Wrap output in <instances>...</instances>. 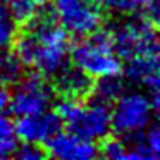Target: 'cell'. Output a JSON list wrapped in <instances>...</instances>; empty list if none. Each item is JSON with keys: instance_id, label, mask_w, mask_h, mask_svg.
<instances>
[{"instance_id": "1", "label": "cell", "mask_w": 160, "mask_h": 160, "mask_svg": "<svg viewBox=\"0 0 160 160\" xmlns=\"http://www.w3.org/2000/svg\"><path fill=\"white\" fill-rule=\"evenodd\" d=\"M71 36L59 26L52 16L40 12L26 21L21 33L14 40V55L22 67L45 78H53L67 66L71 52Z\"/></svg>"}, {"instance_id": "2", "label": "cell", "mask_w": 160, "mask_h": 160, "mask_svg": "<svg viewBox=\"0 0 160 160\" xmlns=\"http://www.w3.org/2000/svg\"><path fill=\"white\" fill-rule=\"evenodd\" d=\"M69 60L91 79L122 74V59L115 52L110 33L102 29L81 36L79 42L71 47Z\"/></svg>"}, {"instance_id": "3", "label": "cell", "mask_w": 160, "mask_h": 160, "mask_svg": "<svg viewBox=\"0 0 160 160\" xmlns=\"http://www.w3.org/2000/svg\"><path fill=\"white\" fill-rule=\"evenodd\" d=\"M55 114L60 124L95 143L107 139L112 132L110 103L98 98L86 103L83 100L62 98L57 105Z\"/></svg>"}, {"instance_id": "4", "label": "cell", "mask_w": 160, "mask_h": 160, "mask_svg": "<svg viewBox=\"0 0 160 160\" xmlns=\"http://www.w3.org/2000/svg\"><path fill=\"white\" fill-rule=\"evenodd\" d=\"M157 108L158 95L145 90H124L110 107L112 131L122 139L138 134L153 122Z\"/></svg>"}, {"instance_id": "5", "label": "cell", "mask_w": 160, "mask_h": 160, "mask_svg": "<svg viewBox=\"0 0 160 160\" xmlns=\"http://www.w3.org/2000/svg\"><path fill=\"white\" fill-rule=\"evenodd\" d=\"M110 38L115 52L122 60L158 52L157 22L139 14L128 16L124 21H121L110 33Z\"/></svg>"}, {"instance_id": "6", "label": "cell", "mask_w": 160, "mask_h": 160, "mask_svg": "<svg viewBox=\"0 0 160 160\" xmlns=\"http://www.w3.org/2000/svg\"><path fill=\"white\" fill-rule=\"evenodd\" d=\"M103 9L98 0H52V18L69 36H86L102 28Z\"/></svg>"}, {"instance_id": "7", "label": "cell", "mask_w": 160, "mask_h": 160, "mask_svg": "<svg viewBox=\"0 0 160 160\" xmlns=\"http://www.w3.org/2000/svg\"><path fill=\"white\" fill-rule=\"evenodd\" d=\"M12 84L14 88L12 91H9L7 107L16 117L50 110L55 90L50 86L45 76L38 72H31L26 76L21 74Z\"/></svg>"}, {"instance_id": "8", "label": "cell", "mask_w": 160, "mask_h": 160, "mask_svg": "<svg viewBox=\"0 0 160 160\" xmlns=\"http://www.w3.org/2000/svg\"><path fill=\"white\" fill-rule=\"evenodd\" d=\"M45 146L47 155L59 160H91L100 155L97 143L71 129H66V131L59 129L45 143Z\"/></svg>"}, {"instance_id": "9", "label": "cell", "mask_w": 160, "mask_h": 160, "mask_svg": "<svg viewBox=\"0 0 160 160\" xmlns=\"http://www.w3.org/2000/svg\"><path fill=\"white\" fill-rule=\"evenodd\" d=\"M60 129V121L55 112H38L31 115H22L18 117L14 122L16 138L22 143H31V145H45L53 134Z\"/></svg>"}, {"instance_id": "10", "label": "cell", "mask_w": 160, "mask_h": 160, "mask_svg": "<svg viewBox=\"0 0 160 160\" xmlns=\"http://www.w3.org/2000/svg\"><path fill=\"white\" fill-rule=\"evenodd\" d=\"M158 52H153L126 60V67L122 66V71L129 83L152 95H158Z\"/></svg>"}, {"instance_id": "11", "label": "cell", "mask_w": 160, "mask_h": 160, "mask_svg": "<svg viewBox=\"0 0 160 160\" xmlns=\"http://www.w3.org/2000/svg\"><path fill=\"white\" fill-rule=\"evenodd\" d=\"M126 146V160H157L160 153V131L155 122L141 132L122 139Z\"/></svg>"}, {"instance_id": "12", "label": "cell", "mask_w": 160, "mask_h": 160, "mask_svg": "<svg viewBox=\"0 0 160 160\" xmlns=\"http://www.w3.org/2000/svg\"><path fill=\"white\" fill-rule=\"evenodd\" d=\"M55 88L64 98H74V100H84L93 90V79L79 71L78 67L66 66L53 76Z\"/></svg>"}, {"instance_id": "13", "label": "cell", "mask_w": 160, "mask_h": 160, "mask_svg": "<svg viewBox=\"0 0 160 160\" xmlns=\"http://www.w3.org/2000/svg\"><path fill=\"white\" fill-rule=\"evenodd\" d=\"M18 22H26L38 16L45 7V0H0Z\"/></svg>"}, {"instance_id": "14", "label": "cell", "mask_w": 160, "mask_h": 160, "mask_svg": "<svg viewBox=\"0 0 160 160\" xmlns=\"http://www.w3.org/2000/svg\"><path fill=\"white\" fill-rule=\"evenodd\" d=\"M146 0H98L103 12L117 18H128V16L141 14L143 5Z\"/></svg>"}, {"instance_id": "15", "label": "cell", "mask_w": 160, "mask_h": 160, "mask_svg": "<svg viewBox=\"0 0 160 160\" xmlns=\"http://www.w3.org/2000/svg\"><path fill=\"white\" fill-rule=\"evenodd\" d=\"M91 91L95 93V98L110 103L124 91V81H122L121 74L119 76L102 78V79H97V84H93Z\"/></svg>"}, {"instance_id": "16", "label": "cell", "mask_w": 160, "mask_h": 160, "mask_svg": "<svg viewBox=\"0 0 160 160\" xmlns=\"http://www.w3.org/2000/svg\"><path fill=\"white\" fill-rule=\"evenodd\" d=\"M16 35H18V19L0 2V50H7L9 47H12Z\"/></svg>"}, {"instance_id": "17", "label": "cell", "mask_w": 160, "mask_h": 160, "mask_svg": "<svg viewBox=\"0 0 160 160\" xmlns=\"http://www.w3.org/2000/svg\"><path fill=\"white\" fill-rule=\"evenodd\" d=\"M22 66L14 53L7 50H0V84L9 86L21 76Z\"/></svg>"}, {"instance_id": "18", "label": "cell", "mask_w": 160, "mask_h": 160, "mask_svg": "<svg viewBox=\"0 0 160 160\" xmlns=\"http://www.w3.org/2000/svg\"><path fill=\"white\" fill-rule=\"evenodd\" d=\"M18 138L14 132V122H11L0 112V158H7L14 153Z\"/></svg>"}, {"instance_id": "19", "label": "cell", "mask_w": 160, "mask_h": 160, "mask_svg": "<svg viewBox=\"0 0 160 160\" xmlns=\"http://www.w3.org/2000/svg\"><path fill=\"white\" fill-rule=\"evenodd\" d=\"M21 160H42L47 157V152L42 145H31V143H22L21 146H16L14 153Z\"/></svg>"}, {"instance_id": "20", "label": "cell", "mask_w": 160, "mask_h": 160, "mask_svg": "<svg viewBox=\"0 0 160 160\" xmlns=\"http://www.w3.org/2000/svg\"><path fill=\"white\" fill-rule=\"evenodd\" d=\"M102 155L110 160H126V146L122 139L107 141L102 148Z\"/></svg>"}, {"instance_id": "21", "label": "cell", "mask_w": 160, "mask_h": 160, "mask_svg": "<svg viewBox=\"0 0 160 160\" xmlns=\"http://www.w3.org/2000/svg\"><path fill=\"white\" fill-rule=\"evenodd\" d=\"M7 100H9V91H7V86L0 84V112L7 108Z\"/></svg>"}]
</instances>
